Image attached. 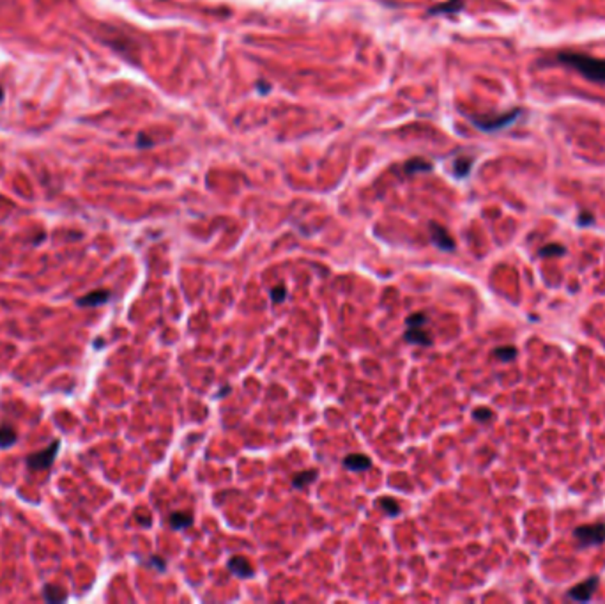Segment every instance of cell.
<instances>
[{
    "instance_id": "obj_1",
    "label": "cell",
    "mask_w": 605,
    "mask_h": 604,
    "mask_svg": "<svg viewBox=\"0 0 605 604\" xmlns=\"http://www.w3.org/2000/svg\"><path fill=\"white\" fill-rule=\"evenodd\" d=\"M561 64L574 67L584 78L597 84H605V58L590 57V55L577 54V51H561L558 54Z\"/></svg>"
},
{
    "instance_id": "obj_2",
    "label": "cell",
    "mask_w": 605,
    "mask_h": 604,
    "mask_svg": "<svg viewBox=\"0 0 605 604\" xmlns=\"http://www.w3.org/2000/svg\"><path fill=\"white\" fill-rule=\"evenodd\" d=\"M519 116H520V110L515 109L496 117H473L471 121H473V125L476 126L478 129H481V132H499V129L513 125Z\"/></svg>"
},
{
    "instance_id": "obj_3",
    "label": "cell",
    "mask_w": 605,
    "mask_h": 604,
    "mask_svg": "<svg viewBox=\"0 0 605 604\" xmlns=\"http://www.w3.org/2000/svg\"><path fill=\"white\" fill-rule=\"evenodd\" d=\"M575 539L581 542V548L588 546H598L605 542V525L604 523H595V525L579 526L574 530Z\"/></svg>"
},
{
    "instance_id": "obj_4",
    "label": "cell",
    "mask_w": 605,
    "mask_h": 604,
    "mask_svg": "<svg viewBox=\"0 0 605 604\" xmlns=\"http://www.w3.org/2000/svg\"><path fill=\"white\" fill-rule=\"evenodd\" d=\"M58 447H60V441H54L50 447L41 450V452L31 454L25 463H27V466L31 468V470H47V468H50L51 463L55 461V456H57L58 452Z\"/></svg>"
},
{
    "instance_id": "obj_5",
    "label": "cell",
    "mask_w": 605,
    "mask_h": 604,
    "mask_svg": "<svg viewBox=\"0 0 605 604\" xmlns=\"http://www.w3.org/2000/svg\"><path fill=\"white\" fill-rule=\"evenodd\" d=\"M430 238H432V243H434L435 246H439L441 250H446V252H453L455 250V241L451 239L448 230L444 229V227L439 225V223L435 222L430 223Z\"/></svg>"
},
{
    "instance_id": "obj_6",
    "label": "cell",
    "mask_w": 605,
    "mask_h": 604,
    "mask_svg": "<svg viewBox=\"0 0 605 604\" xmlns=\"http://www.w3.org/2000/svg\"><path fill=\"white\" fill-rule=\"evenodd\" d=\"M597 587H598V578L593 576L590 578V580L584 581V583L575 585L574 589H570V592H568V597L575 601H590Z\"/></svg>"
},
{
    "instance_id": "obj_7",
    "label": "cell",
    "mask_w": 605,
    "mask_h": 604,
    "mask_svg": "<svg viewBox=\"0 0 605 604\" xmlns=\"http://www.w3.org/2000/svg\"><path fill=\"white\" fill-rule=\"evenodd\" d=\"M110 300V291L106 289H97V291L89 292L87 296L78 298L76 305L78 307H99V305L106 303Z\"/></svg>"
},
{
    "instance_id": "obj_8",
    "label": "cell",
    "mask_w": 605,
    "mask_h": 604,
    "mask_svg": "<svg viewBox=\"0 0 605 604\" xmlns=\"http://www.w3.org/2000/svg\"><path fill=\"white\" fill-rule=\"evenodd\" d=\"M344 466L350 472H366L372 468V461L365 454H350L344 459Z\"/></svg>"
},
{
    "instance_id": "obj_9",
    "label": "cell",
    "mask_w": 605,
    "mask_h": 604,
    "mask_svg": "<svg viewBox=\"0 0 605 604\" xmlns=\"http://www.w3.org/2000/svg\"><path fill=\"white\" fill-rule=\"evenodd\" d=\"M229 569L230 573L236 574L237 578H252L253 576V567L245 557H232L229 560Z\"/></svg>"
},
{
    "instance_id": "obj_10",
    "label": "cell",
    "mask_w": 605,
    "mask_h": 604,
    "mask_svg": "<svg viewBox=\"0 0 605 604\" xmlns=\"http://www.w3.org/2000/svg\"><path fill=\"white\" fill-rule=\"evenodd\" d=\"M403 337H405V340H408V342L416 344V346H430L432 344V339L428 337L427 331L423 330V326L409 328Z\"/></svg>"
},
{
    "instance_id": "obj_11",
    "label": "cell",
    "mask_w": 605,
    "mask_h": 604,
    "mask_svg": "<svg viewBox=\"0 0 605 604\" xmlns=\"http://www.w3.org/2000/svg\"><path fill=\"white\" fill-rule=\"evenodd\" d=\"M168 523L174 530H184V528L191 526L193 519H191L190 512H174L168 516Z\"/></svg>"
},
{
    "instance_id": "obj_12",
    "label": "cell",
    "mask_w": 605,
    "mask_h": 604,
    "mask_svg": "<svg viewBox=\"0 0 605 604\" xmlns=\"http://www.w3.org/2000/svg\"><path fill=\"white\" fill-rule=\"evenodd\" d=\"M318 472L315 470V468H312V470H307V472H299L294 475V480H292V484H294V487H298V489H302V487H308L312 482H314L315 479H317Z\"/></svg>"
},
{
    "instance_id": "obj_13",
    "label": "cell",
    "mask_w": 605,
    "mask_h": 604,
    "mask_svg": "<svg viewBox=\"0 0 605 604\" xmlns=\"http://www.w3.org/2000/svg\"><path fill=\"white\" fill-rule=\"evenodd\" d=\"M16 440H18V434H16V431L11 425H2L0 427V448L11 447V445L16 443Z\"/></svg>"
},
{
    "instance_id": "obj_14",
    "label": "cell",
    "mask_w": 605,
    "mask_h": 604,
    "mask_svg": "<svg viewBox=\"0 0 605 604\" xmlns=\"http://www.w3.org/2000/svg\"><path fill=\"white\" fill-rule=\"evenodd\" d=\"M464 8V0H448L444 4L435 6L430 9L432 15H437V13H458Z\"/></svg>"
},
{
    "instance_id": "obj_15",
    "label": "cell",
    "mask_w": 605,
    "mask_h": 604,
    "mask_svg": "<svg viewBox=\"0 0 605 604\" xmlns=\"http://www.w3.org/2000/svg\"><path fill=\"white\" fill-rule=\"evenodd\" d=\"M43 594H45V599H47L48 603H63V601L66 599L64 590L58 589V587H54V585H47Z\"/></svg>"
},
{
    "instance_id": "obj_16",
    "label": "cell",
    "mask_w": 605,
    "mask_h": 604,
    "mask_svg": "<svg viewBox=\"0 0 605 604\" xmlns=\"http://www.w3.org/2000/svg\"><path fill=\"white\" fill-rule=\"evenodd\" d=\"M379 505H380V509H382V511H385L386 514L389 516V518H395V516L400 514V505L396 503V500L386 498L385 496V498L379 500Z\"/></svg>"
},
{
    "instance_id": "obj_17",
    "label": "cell",
    "mask_w": 605,
    "mask_h": 604,
    "mask_svg": "<svg viewBox=\"0 0 605 604\" xmlns=\"http://www.w3.org/2000/svg\"><path fill=\"white\" fill-rule=\"evenodd\" d=\"M471 167H473V160H471V158H458L453 165L455 175H458V177H466V175L469 174Z\"/></svg>"
},
{
    "instance_id": "obj_18",
    "label": "cell",
    "mask_w": 605,
    "mask_h": 604,
    "mask_svg": "<svg viewBox=\"0 0 605 604\" xmlns=\"http://www.w3.org/2000/svg\"><path fill=\"white\" fill-rule=\"evenodd\" d=\"M494 355H496V358L503 360V362H510V360L517 356V349L513 346H501L494 351Z\"/></svg>"
},
{
    "instance_id": "obj_19",
    "label": "cell",
    "mask_w": 605,
    "mask_h": 604,
    "mask_svg": "<svg viewBox=\"0 0 605 604\" xmlns=\"http://www.w3.org/2000/svg\"><path fill=\"white\" fill-rule=\"evenodd\" d=\"M538 253L542 255V257H554V255H563V253H565V246L558 245V243H552V245L542 246Z\"/></svg>"
},
{
    "instance_id": "obj_20",
    "label": "cell",
    "mask_w": 605,
    "mask_h": 604,
    "mask_svg": "<svg viewBox=\"0 0 605 604\" xmlns=\"http://www.w3.org/2000/svg\"><path fill=\"white\" fill-rule=\"evenodd\" d=\"M408 326L409 328H419V326H425L427 324V316L423 314V312H416V314H411V316L408 317Z\"/></svg>"
},
{
    "instance_id": "obj_21",
    "label": "cell",
    "mask_w": 605,
    "mask_h": 604,
    "mask_svg": "<svg viewBox=\"0 0 605 604\" xmlns=\"http://www.w3.org/2000/svg\"><path fill=\"white\" fill-rule=\"evenodd\" d=\"M432 168V165L430 164H427V161H423V160H412V161H409L408 165H405V170L408 172H418V170H430Z\"/></svg>"
},
{
    "instance_id": "obj_22",
    "label": "cell",
    "mask_w": 605,
    "mask_h": 604,
    "mask_svg": "<svg viewBox=\"0 0 605 604\" xmlns=\"http://www.w3.org/2000/svg\"><path fill=\"white\" fill-rule=\"evenodd\" d=\"M287 298V292H285L284 285H276V287L271 289V301L273 303H282V301Z\"/></svg>"
},
{
    "instance_id": "obj_23",
    "label": "cell",
    "mask_w": 605,
    "mask_h": 604,
    "mask_svg": "<svg viewBox=\"0 0 605 604\" xmlns=\"http://www.w3.org/2000/svg\"><path fill=\"white\" fill-rule=\"evenodd\" d=\"M473 417L476 418V420H480V422H487V420H490V418H492V411H490V409H487V408H480V409H476V411H474Z\"/></svg>"
},
{
    "instance_id": "obj_24",
    "label": "cell",
    "mask_w": 605,
    "mask_h": 604,
    "mask_svg": "<svg viewBox=\"0 0 605 604\" xmlns=\"http://www.w3.org/2000/svg\"><path fill=\"white\" fill-rule=\"evenodd\" d=\"M595 222V216L593 214H590V213H581L579 214V225H582V227H586V225H591V223Z\"/></svg>"
},
{
    "instance_id": "obj_25",
    "label": "cell",
    "mask_w": 605,
    "mask_h": 604,
    "mask_svg": "<svg viewBox=\"0 0 605 604\" xmlns=\"http://www.w3.org/2000/svg\"><path fill=\"white\" fill-rule=\"evenodd\" d=\"M151 565H156L159 571H165V560L163 558H158V557H152L151 558Z\"/></svg>"
},
{
    "instance_id": "obj_26",
    "label": "cell",
    "mask_w": 605,
    "mask_h": 604,
    "mask_svg": "<svg viewBox=\"0 0 605 604\" xmlns=\"http://www.w3.org/2000/svg\"><path fill=\"white\" fill-rule=\"evenodd\" d=\"M4 96H6V93H4V87L0 86V103L4 102Z\"/></svg>"
}]
</instances>
